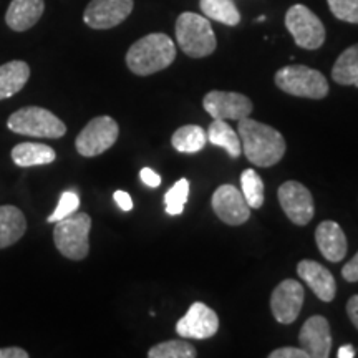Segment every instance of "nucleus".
Returning <instances> with one entry per match:
<instances>
[{"label": "nucleus", "instance_id": "nucleus-1", "mask_svg": "<svg viewBox=\"0 0 358 358\" xmlns=\"http://www.w3.org/2000/svg\"><path fill=\"white\" fill-rule=\"evenodd\" d=\"M237 133L243 145V153L254 166L271 168L284 158L285 140L275 128L248 116L239 122Z\"/></svg>", "mask_w": 358, "mask_h": 358}, {"label": "nucleus", "instance_id": "nucleus-2", "mask_svg": "<svg viewBox=\"0 0 358 358\" xmlns=\"http://www.w3.org/2000/svg\"><path fill=\"white\" fill-rule=\"evenodd\" d=\"M176 60V45L166 34H150L134 42L127 53V65L138 77H150Z\"/></svg>", "mask_w": 358, "mask_h": 358}, {"label": "nucleus", "instance_id": "nucleus-3", "mask_svg": "<svg viewBox=\"0 0 358 358\" xmlns=\"http://www.w3.org/2000/svg\"><path fill=\"white\" fill-rule=\"evenodd\" d=\"M176 42L182 52L191 58L209 57L216 50L217 40L206 17L194 12H185L176 20Z\"/></svg>", "mask_w": 358, "mask_h": 358}, {"label": "nucleus", "instance_id": "nucleus-4", "mask_svg": "<svg viewBox=\"0 0 358 358\" xmlns=\"http://www.w3.org/2000/svg\"><path fill=\"white\" fill-rule=\"evenodd\" d=\"M90 229L92 217L88 214H71V216L57 221L53 229V241L62 256L71 261H82L90 252Z\"/></svg>", "mask_w": 358, "mask_h": 358}, {"label": "nucleus", "instance_id": "nucleus-5", "mask_svg": "<svg viewBox=\"0 0 358 358\" xmlns=\"http://www.w3.org/2000/svg\"><path fill=\"white\" fill-rule=\"evenodd\" d=\"M275 85L292 96L322 100L329 95V82L319 70L306 65H289L275 73Z\"/></svg>", "mask_w": 358, "mask_h": 358}, {"label": "nucleus", "instance_id": "nucleus-6", "mask_svg": "<svg viewBox=\"0 0 358 358\" xmlns=\"http://www.w3.org/2000/svg\"><path fill=\"white\" fill-rule=\"evenodd\" d=\"M7 127L10 131L34 138H62L66 133L65 123L52 111L40 106H25L17 110L8 118Z\"/></svg>", "mask_w": 358, "mask_h": 358}, {"label": "nucleus", "instance_id": "nucleus-7", "mask_svg": "<svg viewBox=\"0 0 358 358\" xmlns=\"http://www.w3.org/2000/svg\"><path fill=\"white\" fill-rule=\"evenodd\" d=\"M285 27L294 42L306 50H317L325 42V27L310 8L295 3L285 13Z\"/></svg>", "mask_w": 358, "mask_h": 358}, {"label": "nucleus", "instance_id": "nucleus-8", "mask_svg": "<svg viewBox=\"0 0 358 358\" xmlns=\"http://www.w3.org/2000/svg\"><path fill=\"white\" fill-rule=\"evenodd\" d=\"M120 127L111 116H96L75 140L77 151L85 158H93L108 151L118 140Z\"/></svg>", "mask_w": 358, "mask_h": 358}, {"label": "nucleus", "instance_id": "nucleus-9", "mask_svg": "<svg viewBox=\"0 0 358 358\" xmlns=\"http://www.w3.org/2000/svg\"><path fill=\"white\" fill-rule=\"evenodd\" d=\"M303 297L306 290L301 282L294 279L282 280L271 297V310L274 319L282 325L294 324L302 310Z\"/></svg>", "mask_w": 358, "mask_h": 358}, {"label": "nucleus", "instance_id": "nucleus-10", "mask_svg": "<svg viewBox=\"0 0 358 358\" xmlns=\"http://www.w3.org/2000/svg\"><path fill=\"white\" fill-rule=\"evenodd\" d=\"M277 198L282 206V211L285 213L290 221L297 226H306L312 221L313 213V198L312 192L307 189L302 182L287 181L284 182L277 191Z\"/></svg>", "mask_w": 358, "mask_h": 358}, {"label": "nucleus", "instance_id": "nucleus-11", "mask_svg": "<svg viewBox=\"0 0 358 358\" xmlns=\"http://www.w3.org/2000/svg\"><path fill=\"white\" fill-rule=\"evenodd\" d=\"M204 110L213 116L214 120H241L248 118L252 113L254 105L248 96L236 92H209L203 100Z\"/></svg>", "mask_w": 358, "mask_h": 358}, {"label": "nucleus", "instance_id": "nucleus-12", "mask_svg": "<svg viewBox=\"0 0 358 358\" xmlns=\"http://www.w3.org/2000/svg\"><path fill=\"white\" fill-rule=\"evenodd\" d=\"M133 7V0H92L85 8L83 20L90 29L108 30L127 20Z\"/></svg>", "mask_w": 358, "mask_h": 358}, {"label": "nucleus", "instance_id": "nucleus-13", "mask_svg": "<svg viewBox=\"0 0 358 358\" xmlns=\"http://www.w3.org/2000/svg\"><path fill=\"white\" fill-rule=\"evenodd\" d=\"M219 330L217 313L203 302H194L187 308L186 315L178 320L176 334L182 338L206 340L211 338Z\"/></svg>", "mask_w": 358, "mask_h": 358}, {"label": "nucleus", "instance_id": "nucleus-14", "mask_svg": "<svg viewBox=\"0 0 358 358\" xmlns=\"http://www.w3.org/2000/svg\"><path fill=\"white\" fill-rule=\"evenodd\" d=\"M211 204L216 216L229 226H241L250 217V208L245 203L243 191L232 185L219 186L213 194Z\"/></svg>", "mask_w": 358, "mask_h": 358}, {"label": "nucleus", "instance_id": "nucleus-15", "mask_svg": "<svg viewBox=\"0 0 358 358\" xmlns=\"http://www.w3.org/2000/svg\"><path fill=\"white\" fill-rule=\"evenodd\" d=\"M301 347L310 358H327L332 352V334L325 317L313 315L302 325L299 334Z\"/></svg>", "mask_w": 358, "mask_h": 358}, {"label": "nucleus", "instance_id": "nucleus-16", "mask_svg": "<svg viewBox=\"0 0 358 358\" xmlns=\"http://www.w3.org/2000/svg\"><path fill=\"white\" fill-rule=\"evenodd\" d=\"M297 274L306 282L312 292L324 302H332L337 294V282L332 272L315 261H301L297 266Z\"/></svg>", "mask_w": 358, "mask_h": 358}, {"label": "nucleus", "instance_id": "nucleus-17", "mask_svg": "<svg viewBox=\"0 0 358 358\" xmlns=\"http://www.w3.org/2000/svg\"><path fill=\"white\" fill-rule=\"evenodd\" d=\"M317 248L327 261L340 262L347 256V237L338 222L324 221L315 229Z\"/></svg>", "mask_w": 358, "mask_h": 358}, {"label": "nucleus", "instance_id": "nucleus-18", "mask_svg": "<svg viewBox=\"0 0 358 358\" xmlns=\"http://www.w3.org/2000/svg\"><path fill=\"white\" fill-rule=\"evenodd\" d=\"M43 0H12L7 8L6 22L13 32H25L40 20L43 15Z\"/></svg>", "mask_w": 358, "mask_h": 358}, {"label": "nucleus", "instance_id": "nucleus-19", "mask_svg": "<svg viewBox=\"0 0 358 358\" xmlns=\"http://www.w3.org/2000/svg\"><path fill=\"white\" fill-rule=\"evenodd\" d=\"M27 231L24 213L15 206H0V249L13 245Z\"/></svg>", "mask_w": 358, "mask_h": 358}, {"label": "nucleus", "instance_id": "nucleus-20", "mask_svg": "<svg viewBox=\"0 0 358 358\" xmlns=\"http://www.w3.org/2000/svg\"><path fill=\"white\" fill-rule=\"evenodd\" d=\"M30 78L27 62L12 60L0 66V100H7L20 92Z\"/></svg>", "mask_w": 358, "mask_h": 358}, {"label": "nucleus", "instance_id": "nucleus-21", "mask_svg": "<svg viewBox=\"0 0 358 358\" xmlns=\"http://www.w3.org/2000/svg\"><path fill=\"white\" fill-rule=\"evenodd\" d=\"M12 159L17 166L32 168L50 164L57 159L53 148L42 143H20L12 150Z\"/></svg>", "mask_w": 358, "mask_h": 358}, {"label": "nucleus", "instance_id": "nucleus-22", "mask_svg": "<svg viewBox=\"0 0 358 358\" xmlns=\"http://www.w3.org/2000/svg\"><path fill=\"white\" fill-rule=\"evenodd\" d=\"M208 141L213 143L214 146L224 148L229 153L231 158H239L243 155V145H241L239 133L234 131L226 120H214L209 124L208 129Z\"/></svg>", "mask_w": 358, "mask_h": 358}, {"label": "nucleus", "instance_id": "nucleus-23", "mask_svg": "<svg viewBox=\"0 0 358 358\" xmlns=\"http://www.w3.org/2000/svg\"><path fill=\"white\" fill-rule=\"evenodd\" d=\"M332 78L335 83L343 87L353 85L358 88V43L340 53L332 69Z\"/></svg>", "mask_w": 358, "mask_h": 358}, {"label": "nucleus", "instance_id": "nucleus-24", "mask_svg": "<svg viewBox=\"0 0 358 358\" xmlns=\"http://www.w3.org/2000/svg\"><path fill=\"white\" fill-rule=\"evenodd\" d=\"M208 143V134L198 124H185L173 133L171 145L179 153L194 155L204 150Z\"/></svg>", "mask_w": 358, "mask_h": 358}, {"label": "nucleus", "instance_id": "nucleus-25", "mask_svg": "<svg viewBox=\"0 0 358 358\" xmlns=\"http://www.w3.org/2000/svg\"><path fill=\"white\" fill-rule=\"evenodd\" d=\"M201 10L208 19L234 27L241 22V12L234 0H201Z\"/></svg>", "mask_w": 358, "mask_h": 358}, {"label": "nucleus", "instance_id": "nucleus-26", "mask_svg": "<svg viewBox=\"0 0 358 358\" xmlns=\"http://www.w3.org/2000/svg\"><path fill=\"white\" fill-rule=\"evenodd\" d=\"M241 186L243 196L250 209H259L264 204V182L256 169H245L241 174Z\"/></svg>", "mask_w": 358, "mask_h": 358}, {"label": "nucleus", "instance_id": "nucleus-27", "mask_svg": "<svg viewBox=\"0 0 358 358\" xmlns=\"http://www.w3.org/2000/svg\"><path fill=\"white\" fill-rule=\"evenodd\" d=\"M196 355V348L186 340H169L151 347L148 352L150 358H194Z\"/></svg>", "mask_w": 358, "mask_h": 358}, {"label": "nucleus", "instance_id": "nucleus-28", "mask_svg": "<svg viewBox=\"0 0 358 358\" xmlns=\"http://www.w3.org/2000/svg\"><path fill=\"white\" fill-rule=\"evenodd\" d=\"M189 198V181L186 178H181L171 189H168L164 194V204H166V213L169 216H179L185 211V206Z\"/></svg>", "mask_w": 358, "mask_h": 358}, {"label": "nucleus", "instance_id": "nucleus-29", "mask_svg": "<svg viewBox=\"0 0 358 358\" xmlns=\"http://www.w3.org/2000/svg\"><path fill=\"white\" fill-rule=\"evenodd\" d=\"M327 3L338 20L358 24V0H327Z\"/></svg>", "mask_w": 358, "mask_h": 358}, {"label": "nucleus", "instance_id": "nucleus-30", "mask_svg": "<svg viewBox=\"0 0 358 358\" xmlns=\"http://www.w3.org/2000/svg\"><path fill=\"white\" fill-rule=\"evenodd\" d=\"M78 206H80V196L77 194V192L65 191L64 194L60 196V201H58L57 209L53 211V214L48 216L47 221L57 222V221H60V219L69 217V216H71V214L77 213Z\"/></svg>", "mask_w": 358, "mask_h": 358}, {"label": "nucleus", "instance_id": "nucleus-31", "mask_svg": "<svg viewBox=\"0 0 358 358\" xmlns=\"http://www.w3.org/2000/svg\"><path fill=\"white\" fill-rule=\"evenodd\" d=\"M268 358H310L308 353L303 348H295V347H282L277 350L268 353Z\"/></svg>", "mask_w": 358, "mask_h": 358}, {"label": "nucleus", "instance_id": "nucleus-32", "mask_svg": "<svg viewBox=\"0 0 358 358\" xmlns=\"http://www.w3.org/2000/svg\"><path fill=\"white\" fill-rule=\"evenodd\" d=\"M342 275L347 282H358V252L343 266Z\"/></svg>", "mask_w": 358, "mask_h": 358}, {"label": "nucleus", "instance_id": "nucleus-33", "mask_svg": "<svg viewBox=\"0 0 358 358\" xmlns=\"http://www.w3.org/2000/svg\"><path fill=\"white\" fill-rule=\"evenodd\" d=\"M141 181L150 187H158L161 185V176L151 168H143L140 171Z\"/></svg>", "mask_w": 358, "mask_h": 358}, {"label": "nucleus", "instance_id": "nucleus-34", "mask_svg": "<svg viewBox=\"0 0 358 358\" xmlns=\"http://www.w3.org/2000/svg\"><path fill=\"white\" fill-rule=\"evenodd\" d=\"M113 199L115 203L120 206V209H123V211H131L133 209V199L127 191H116L113 194Z\"/></svg>", "mask_w": 358, "mask_h": 358}, {"label": "nucleus", "instance_id": "nucleus-35", "mask_svg": "<svg viewBox=\"0 0 358 358\" xmlns=\"http://www.w3.org/2000/svg\"><path fill=\"white\" fill-rule=\"evenodd\" d=\"M347 313L348 319L352 320V324L355 325V329L358 330V295H352L347 302Z\"/></svg>", "mask_w": 358, "mask_h": 358}, {"label": "nucleus", "instance_id": "nucleus-36", "mask_svg": "<svg viewBox=\"0 0 358 358\" xmlns=\"http://www.w3.org/2000/svg\"><path fill=\"white\" fill-rule=\"evenodd\" d=\"M0 358H29V352L19 347L0 348Z\"/></svg>", "mask_w": 358, "mask_h": 358}, {"label": "nucleus", "instance_id": "nucleus-37", "mask_svg": "<svg viewBox=\"0 0 358 358\" xmlns=\"http://www.w3.org/2000/svg\"><path fill=\"white\" fill-rule=\"evenodd\" d=\"M355 355L357 353H355V348H353V345H343V347H340L337 352L338 358H353Z\"/></svg>", "mask_w": 358, "mask_h": 358}, {"label": "nucleus", "instance_id": "nucleus-38", "mask_svg": "<svg viewBox=\"0 0 358 358\" xmlns=\"http://www.w3.org/2000/svg\"><path fill=\"white\" fill-rule=\"evenodd\" d=\"M264 20H266V15H261V17H259V19H257V22H264Z\"/></svg>", "mask_w": 358, "mask_h": 358}]
</instances>
